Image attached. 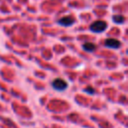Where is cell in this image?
I'll return each mask as SVG.
<instances>
[{"mask_svg":"<svg viewBox=\"0 0 128 128\" xmlns=\"http://www.w3.org/2000/svg\"><path fill=\"white\" fill-rule=\"evenodd\" d=\"M58 24L59 25H61V26H70V25H72L73 23H74V19L71 17V16H64V17H62V18H60L58 21Z\"/></svg>","mask_w":128,"mask_h":128,"instance_id":"obj_4","label":"cell"},{"mask_svg":"<svg viewBox=\"0 0 128 128\" xmlns=\"http://www.w3.org/2000/svg\"><path fill=\"white\" fill-rule=\"evenodd\" d=\"M104 45L108 48H113V49H118L121 46V43L119 40L115 39V38H108L105 40Z\"/></svg>","mask_w":128,"mask_h":128,"instance_id":"obj_3","label":"cell"},{"mask_svg":"<svg viewBox=\"0 0 128 128\" xmlns=\"http://www.w3.org/2000/svg\"><path fill=\"white\" fill-rule=\"evenodd\" d=\"M124 20H125V18H124V16H122V15H114V16H113V21H114L115 23L120 24V23H123Z\"/></svg>","mask_w":128,"mask_h":128,"instance_id":"obj_6","label":"cell"},{"mask_svg":"<svg viewBox=\"0 0 128 128\" xmlns=\"http://www.w3.org/2000/svg\"><path fill=\"white\" fill-rule=\"evenodd\" d=\"M82 48H83L85 51H87V52H92V51L95 50L96 46H95V44H93V43H91V42H85V43L82 45Z\"/></svg>","mask_w":128,"mask_h":128,"instance_id":"obj_5","label":"cell"},{"mask_svg":"<svg viewBox=\"0 0 128 128\" xmlns=\"http://www.w3.org/2000/svg\"><path fill=\"white\" fill-rule=\"evenodd\" d=\"M84 90H85L86 92H88L89 94H94V92H95V91H94V89H93L92 87H86Z\"/></svg>","mask_w":128,"mask_h":128,"instance_id":"obj_7","label":"cell"},{"mask_svg":"<svg viewBox=\"0 0 128 128\" xmlns=\"http://www.w3.org/2000/svg\"><path fill=\"white\" fill-rule=\"evenodd\" d=\"M52 87L57 91H64L68 87V84L65 80L60 79V78H56L52 81Z\"/></svg>","mask_w":128,"mask_h":128,"instance_id":"obj_2","label":"cell"},{"mask_svg":"<svg viewBox=\"0 0 128 128\" xmlns=\"http://www.w3.org/2000/svg\"><path fill=\"white\" fill-rule=\"evenodd\" d=\"M106 28H107V23L105 21H102V20L95 21L90 25V30L92 32H95V33H101Z\"/></svg>","mask_w":128,"mask_h":128,"instance_id":"obj_1","label":"cell"}]
</instances>
